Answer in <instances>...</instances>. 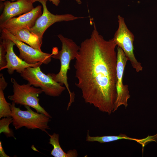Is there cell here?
<instances>
[{
    "label": "cell",
    "instance_id": "cell-9",
    "mask_svg": "<svg viewBox=\"0 0 157 157\" xmlns=\"http://www.w3.org/2000/svg\"><path fill=\"white\" fill-rule=\"evenodd\" d=\"M117 97L113 112L116 111L121 106L123 105L125 108H126L128 105V100L130 97L128 85H124L123 83L124 70L128 60L122 50L118 46L117 47Z\"/></svg>",
    "mask_w": 157,
    "mask_h": 157
},
{
    "label": "cell",
    "instance_id": "cell-18",
    "mask_svg": "<svg viewBox=\"0 0 157 157\" xmlns=\"http://www.w3.org/2000/svg\"><path fill=\"white\" fill-rule=\"evenodd\" d=\"M6 51L4 45L2 41L0 43V70L4 69L7 64L6 58Z\"/></svg>",
    "mask_w": 157,
    "mask_h": 157
},
{
    "label": "cell",
    "instance_id": "cell-21",
    "mask_svg": "<svg viewBox=\"0 0 157 157\" xmlns=\"http://www.w3.org/2000/svg\"><path fill=\"white\" fill-rule=\"evenodd\" d=\"M7 0H0L1 1H5ZM12 1H18L19 0H11Z\"/></svg>",
    "mask_w": 157,
    "mask_h": 157
},
{
    "label": "cell",
    "instance_id": "cell-15",
    "mask_svg": "<svg viewBox=\"0 0 157 157\" xmlns=\"http://www.w3.org/2000/svg\"><path fill=\"white\" fill-rule=\"evenodd\" d=\"M8 83L2 74H0V118L11 117L12 111L10 104L6 101L4 96V90Z\"/></svg>",
    "mask_w": 157,
    "mask_h": 157
},
{
    "label": "cell",
    "instance_id": "cell-1",
    "mask_svg": "<svg viewBox=\"0 0 157 157\" xmlns=\"http://www.w3.org/2000/svg\"><path fill=\"white\" fill-rule=\"evenodd\" d=\"M93 28L75 58V85L85 103L110 114L117 97V45L113 39L106 40L99 34L94 22Z\"/></svg>",
    "mask_w": 157,
    "mask_h": 157
},
{
    "label": "cell",
    "instance_id": "cell-4",
    "mask_svg": "<svg viewBox=\"0 0 157 157\" xmlns=\"http://www.w3.org/2000/svg\"><path fill=\"white\" fill-rule=\"evenodd\" d=\"M20 74L31 85L39 88L49 96H59L66 89L65 86L55 81L49 74H46L43 72L40 66L27 67Z\"/></svg>",
    "mask_w": 157,
    "mask_h": 157
},
{
    "label": "cell",
    "instance_id": "cell-6",
    "mask_svg": "<svg viewBox=\"0 0 157 157\" xmlns=\"http://www.w3.org/2000/svg\"><path fill=\"white\" fill-rule=\"evenodd\" d=\"M118 27L113 38L117 46L124 52L132 67L137 72L142 71L143 68L140 63L135 58L133 52V42L134 36L127 28L123 17H117Z\"/></svg>",
    "mask_w": 157,
    "mask_h": 157
},
{
    "label": "cell",
    "instance_id": "cell-19",
    "mask_svg": "<svg viewBox=\"0 0 157 157\" xmlns=\"http://www.w3.org/2000/svg\"><path fill=\"white\" fill-rule=\"evenodd\" d=\"M0 156L1 157H9L5 152L4 149L2 147V142L0 141Z\"/></svg>",
    "mask_w": 157,
    "mask_h": 157
},
{
    "label": "cell",
    "instance_id": "cell-2",
    "mask_svg": "<svg viewBox=\"0 0 157 157\" xmlns=\"http://www.w3.org/2000/svg\"><path fill=\"white\" fill-rule=\"evenodd\" d=\"M62 44L61 49L58 51L57 48L53 49L51 58L59 59L60 62V70L57 74H49L52 78L62 85H64L69 95L70 100L68 104L67 110L74 101V94L72 92L67 82V72L70 69L71 61L75 59L79 51L80 46L72 40L64 37L62 35H57Z\"/></svg>",
    "mask_w": 157,
    "mask_h": 157
},
{
    "label": "cell",
    "instance_id": "cell-5",
    "mask_svg": "<svg viewBox=\"0 0 157 157\" xmlns=\"http://www.w3.org/2000/svg\"><path fill=\"white\" fill-rule=\"evenodd\" d=\"M10 81L13 84V94L8 97L10 100L16 104L29 106L34 109L37 112L52 118L39 104L38 97L43 92L41 88L35 87L29 83L20 85L13 78H11Z\"/></svg>",
    "mask_w": 157,
    "mask_h": 157
},
{
    "label": "cell",
    "instance_id": "cell-17",
    "mask_svg": "<svg viewBox=\"0 0 157 157\" xmlns=\"http://www.w3.org/2000/svg\"><path fill=\"white\" fill-rule=\"evenodd\" d=\"M13 121L11 117H4L1 119L0 134L3 133L7 137H13L16 139L12 130L9 127V124L12 123Z\"/></svg>",
    "mask_w": 157,
    "mask_h": 157
},
{
    "label": "cell",
    "instance_id": "cell-14",
    "mask_svg": "<svg viewBox=\"0 0 157 157\" xmlns=\"http://www.w3.org/2000/svg\"><path fill=\"white\" fill-rule=\"evenodd\" d=\"M50 137L49 143L53 147L51 154L55 157H76L78 156L77 151L75 149L70 150L67 153L62 149L59 143V135L55 133L52 135L47 133Z\"/></svg>",
    "mask_w": 157,
    "mask_h": 157
},
{
    "label": "cell",
    "instance_id": "cell-10",
    "mask_svg": "<svg viewBox=\"0 0 157 157\" xmlns=\"http://www.w3.org/2000/svg\"><path fill=\"white\" fill-rule=\"evenodd\" d=\"M42 6L39 5L27 13L10 19L0 25L1 30L4 29L10 31L22 28L29 29L34 26L37 19L42 14Z\"/></svg>",
    "mask_w": 157,
    "mask_h": 157
},
{
    "label": "cell",
    "instance_id": "cell-11",
    "mask_svg": "<svg viewBox=\"0 0 157 157\" xmlns=\"http://www.w3.org/2000/svg\"><path fill=\"white\" fill-rule=\"evenodd\" d=\"M1 38L6 51L7 64L4 69L7 68L9 74H13L15 70L20 74L27 67L40 66L42 64L40 62L34 64H30L26 63L17 56L14 52L13 47L15 44L12 41L6 38L1 37Z\"/></svg>",
    "mask_w": 157,
    "mask_h": 157
},
{
    "label": "cell",
    "instance_id": "cell-8",
    "mask_svg": "<svg viewBox=\"0 0 157 157\" xmlns=\"http://www.w3.org/2000/svg\"><path fill=\"white\" fill-rule=\"evenodd\" d=\"M48 0H38L41 3L43 8V12L38 18L34 26L29 29L39 38L42 42L43 35L46 30L53 24L58 22L69 21L79 19L83 17H77L69 14L63 15H54L48 10L46 2Z\"/></svg>",
    "mask_w": 157,
    "mask_h": 157
},
{
    "label": "cell",
    "instance_id": "cell-13",
    "mask_svg": "<svg viewBox=\"0 0 157 157\" xmlns=\"http://www.w3.org/2000/svg\"><path fill=\"white\" fill-rule=\"evenodd\" d=\"M9 31L19 40L28 44L36 49L42 51L41 46L42 42L37 35L31 32L29 29L22 28Z\"/></svg>",
    "mask_w": 157,
    "mask_h": 157
},
{
    "label": "cell",
    "instance_id": "cell-3",
    "mask_svg": "<svg viewBox=\"0 0 157 157\" xmlns=\"http://www.w3.org/2000/svg\"><path fill=\"white\" fill-rule=\"evenodd\" d=\"M24 106L25 110L16 107L13 102L10 104L12 123L15 130L25 127L28 129H39L47 133V130L50 129L48 124L51 118L43 113L34 111L29 106Z\"/></svg>",
    "mask_w": 157,
    "mask_h": 157
},
{
    "label": "cell",
    "instance_id": "cell-12",
    "mask_svg": "<svg viewBox=\"0 0 157 157\" xmlns=\"http://www.w3.org/2000/svg\"><path fill=\"white\" fill-rule=\"evenodd\" d=\"M38 0H19L11 2L6 1L3 3V10L0 16V25L17 16L27 13L34 8L33 4Z\"/></svg>",
    "mask_w": 157,
    "mask_h": 157
},
{
    "label": "cell",
    "instance_id": "cell-20",
    "mask_svg": "<svg viewBox=\"0 0 157 157\" xmlns=\"http://www.w3.org/2000/svg\"><path fill=\"white\" fill-rule=\"evenodd\" d=\"M50 1L52 2V3L56 6H58L59 4L60 0H49Z\"/></svg>",
    "mask_w": 157,
    "mask_h": 157
},
{
    "label": "cell",
    "instance_id": "cell-16",
    "mask_svg": "<svg viewBox=\"0 0 157 157\" xmlns=\"http://www.w3.org/2000/svg\"><path fill=\"white\" fill-rule=\"evenodd\" d=\"M122 139H126L135 141L140 144L142 141V139H137L129 137L125 134H120L118 135H109L103 136H91L89 133L88 131L86 141L88 142H97L100 143H105L112 142Z\"/></svg>",
    "mask_w": 157,
    "mask_h": 157
},
{
    "label": "cell",
    "instance_id": "cell-7",
    "mask_svg": "<svg viewBox=\"0 0 157 157\" xmlns=\"http://www.w3.org/2000/svg\"><path fill=\"white\" fill-rule=\"evenodd\" d=\"M1 37L12 41L19 49V58L28 64H34L40 62L47 65L51 60L52 54L44 52L26 45L6 29L1 30Z\"/></svg>",
    "mask_w": 157,
    "mask_h": 157
}]
</instances>
